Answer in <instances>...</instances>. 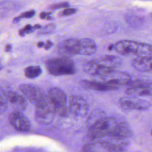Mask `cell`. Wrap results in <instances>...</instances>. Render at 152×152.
I'll list each match as a JSON object with an SVG mask.
<instances>
[{
    "label": "cell",
    "instance_id": "1",
    "mask_svg": "<svg viewBox=\"0 0 152 152\" xmlns=\"http://www.w3.org/2000/svg\"><path fill=\"white\" fill-rule=\"evenodd\" d=\"M96 50V43L89 38L68 39L62 42L58 48V53L68 58L75 55H91Z\"/></svg>",
    "mask_w": 152,
    "mask_h": 152
},
{
    "label": "cell",
    "instance_id": "2",
    "mask_svg": "<svg viewBox=\"0 0 152 152\" xmlns=\"http://www.w3.org/2000/svg\"><path fill=\"white\" fill-rule=\"evenodd\" d=\"M113 48L117 53L122 55H150L152 54V45L129 40L117 42Z\"/></svg>",
    "mask_w": 152,
    "mask_h": 152
},
{
    "label": "cell",
    "instance_id": "3",
    "mask_svg": "<svg viewBox=\"0 0 152 152\" xmlns=\"http://www.w3.org/2000/svg\"><path fill=\"white\" fill-rule=\"evenodd\" d=\"M117 123L112 117H102L92 124L87 131V137L92 141H96L109 137L114 130Z\"/></svg>",
    "mask_w": 152,
    "mask_h": 152
},
{
    "label": "cell",
    "instance_id": "4",
    "mask_svg": "<svg viewBox=\"0 0 152 152\" xmlns=\"http://www.w3.org/2000/svg\"><path fill=\"white\" fill-rule=\"evenodd\" d=\"M48 72L54 76L74 75L77 71L75 62L68 57L50 58L46 61Z\"/></svg>",
    "mask_w": 152,
    "mask_h": 152
},
{
    "label": "cell",
    "instance_id": "5",
    "mask_svg": "<svg viewBox=\"0 0 152 152\" xmlns=\"http://www.w3.org/2000/svg\"><path fill=\"white\" fill-rule=\"evenodd\" d=\"M47 95L48 96L55 113L62 117L66 116L68 113L66 106V96L64 91L58 87L51 88Z\"/></svg>",
    "mask_w": 152,
    "mask_h": 152
},
{
    "label": "cell",
    "instance_id": "6",
    "mask_svg": "<svg viewBox=\"0 0 152 152\" xmlns=\"http://www.w3.org/2000/svg\"><path fill=\"white\" fill-rule=\"evenodd\" d=\"M35 107V118L39 123L46 125L49 124L52 121L55 112L47 94L46 98Z\"/></svg>",
    "mask_w": 152,
    "mask_h": 152
},
{
    "label": "cell",
    "instance_id": "7",
    "mask_svg": "<svg viewBox=\"0 0 152 152\" xmlns=\"http://www.w3.org/2000/svg\"><path fill=\"white\" fill-rule=\"evenodd\" d=\"M19 89L23 96L35 106L40 104L46 97V94L40 88L32 84H21Z\"/></svg>",
    "mask_w": 152,
    "mask_h": 152
},
{
    "label": "cell",
    "instance_id": "8",
    "mask_svg": "<svg viewBox=\"0 0 152 152\" xmlns=\"http://www.w3.org/2000/svg\"><path fill=\"white\" fill-rule=\"evenodd\" d=\"M99 78L100 81H103L117 87L123 85L128 86L132 80L131 76L128 73L115 70L106 75Z\"/></svg>",
    "mask_w": 152,
    "mask_h": 152
},
{
    "label": "cell",
    "instance_id": "9",
    "mask_svg": "<svg viewBox=\"0 0 152 152\" xmlns=\"http://www.w3.org/2000/svg\"><path fill=\"white\" fill-rule=\"evenodd\" d=\"M68 111L75 116H84L88 111V104L83 97L73 95L69 99Z\"/></svg>",
    "mask_w": 152,
    "mask_h": 152
},
{
    "label": "cell",
    "instance_id": "10",
    "mask_svg": "<svg viewBox=\"0 0 152 152\" xmlns=\"http://www.w3.org/2000/svg\"><path fill=\"white\" fill-rule=\"evenodd\" d=\"M83 68L84 71L87 74L98 77L106 75L114 71L113 69L103 66L102 64L99 63L97 59L86 62L84 64Z\"/></svg>",
    "mask_w": 152,
    "mask_h": 152
},
{
    "label": "cell",
    "instance_id": "11",
    "mask_svg": "<svg viewBox=\"0 0 152 152\" xmlns=\"http://www.w3.org/2000/svg\"><path fill=\"white\" fill-rule=\"evenodd\" d=\"M9 121L11 125L18 131L27 132L30 129V121L21 112H12L9 116Z\"/></svg>",
    "mask_w": 152,
    "mask_h": 152
},
{
    "label": "cell",
    "instance_id": "12",
    "mask_svg": "<svg viewBox=\"0 0 152 152\" xmlns=\"http://www.w3.org/2000/svg\"><path fill=\"white\" fill-rule=\"evenodd\" d=\"M8 104L10 103L14 111L21 112L24 110L27 106L25 97L15 91H7L5 92Z\"/></svg>",
    "mask_w": 152,
    "mask_h": 152
},
{
    "label": "cell",
    "instance_id": "13",
    "mask_svg": "<svg viewBox=\"0 0 152 152\" xmlns=\"http://www.w3.org/2000/svg\"><path fill=\"white\" fill-rule=\"evenodd\" d=\"M119 104L123 109L126 110H144L150 106L147 101L131 97H122L119 100Z\"/></svg>",
    "mask_w": 152,
    "mask_h": 152
},
{
    "label": "cell",
    "instance_id": "14",
    "mask_svg": "<svg viewBox=\"0 0 152 152\" xmlns=\"http://www.w3.org/2000/svg\"><path fill=\"white\" fill-rule=\"evenodd\" d=\"M80 84L86 88L99 91H113L117 90L119 88V87L100 81L83 80L80 81Z\"/></svg>",
    "mask_w": 152,
    "mask_h": 152
},
{
    "label": "cell",
    "instance_id": "15",
    "mask_svg": "<svg viewBox=\"0 0 152 152\" xmlns=\"http://www.w3.org/2000/svg\"><path fill=\"white\" fill-rule=\"evenodd\" d=\"M132 65L140 72H152V55L138 56L132 60Z\"/></svg>",
    "mask_w": 152,
    "mask_h": 152
},
{
    "label": "cell",
    "instance_id": "16",
    "mask_svg": "<svg viewBox=\"0 0 152 152\" xmlns=\"http://www.w3.org/2000/svg\"><path fill=\"white\" fill-rule=\"evenodd\" d=\"M132 131L129 126L125 122L117 124L112 134L109 136L110 138L125 140L126 138L131 137Z\"/></svg>",
    "mask_w": 152,
    "mask_h": 152
},
{
    "label": "cell",
    "instance_id": "17",
    "mask_svg": "<svg viewBox=\"0 0 152 152\" xmlns=\"http://www.w3.org/2000/svg\"><path fill=\"white\" fill-rule=\"evenodd\" d=\"M82 152H112L106 140L87 143L82 147Z\"/></svg>",
    "mask_w": 152,
    "mask_h": 152
},
{
    "label": "cell",
    "instance_id": "18",
    "mask_svg": "<svg viewBox=\"0 0 152 152\" xmlns=\"http://www.w3.org/2000/svg\"><path fill=\"white\" fill-rule=\"evenodd\" d=\"M97 60L104 66L113 70L119 67L122 63V59L120 57L112 55H104Z\"/></svg>",
    "mask_w": 152,
    "mask_h": 152
},
{
    "label": "cell",
    "instance_id": "19",
    "mask_svg": "<svg viewBox=\"0 0 152 152\" xmlns=\"http://www.w3.org/2000/svg\"><path fill=\"white\" fill-rule=\"evenodd\" d=\"M127 94L137 96H152V87L150 86H140L129 87L125 91Z\"/></svg>",
    "mask_w": 152,
    "mask_h": 152
},
{
    "label": "cell",
    "instance_id": "20",
    "mask_svg": "<svg viewBox=\"0 0 152 152\" xmlns=\"http://www.w3.org/2000/svg\"><path fill=\"white\" fill-rule=\"evenodd\" d=\"M42 73V69L39 66H28L24 69V75L27 78H34L39 77Z\"/></svg>",
    "mask_w": 152,
    "mask_h": 152
},
{
    "label": "cell",
    "instance_id": "21",
    "mask_svg": "<svg viewBox=\"0 0 152 152\" xmlns=\"http://www.w3.org/2000/svg\"><path fill=\"white\" fill-rule=\"evenodd\" d=\"M126 22L131 26H139L144 21V18L140 16L130 14L126 16Z\"/></svg>",
    "mask_w": 152,
    "mask_h": 152
},
{
    "label": "cell",
    "instance_id": "22",
    "mask_svg": "<svg viewBox=\"0 0 152 152\" xmlns=\"http://www.w3.org/2000/svg\"><path fill=\"white\" fill-rule=\"evenodd\" d=\"M41 28H42V26L39 24H36L33 26H31L30 24H27L23 28L19 30L18 34L20 36H24L26 34L30 33L36 29H40Z\"/></svg>",
    "mask_w": 152,
    "mask_h": 152
},
{
    "label": "cell",
    "instance_id": "23",
    "mask_svg": "<svg viewBox=\"0 0 152 152\" xmlns=\"http://www.w3.org/2000/svg\"><path fill=\"white\" fill-rule=\"evenodd\" d=\"M56 28L55 24L53 23H50L46 25L44 27H42V28L39 30L37 33L38 35H42V34H47L52 33Z\"/></svg>",
    "mask_w": 152,
    "mask_h": 152
},
{
    "label": "cell",
    "instance_id": "24",
    "mask_svg": "<svg viewBox=\"0 0 152 152\" xmlns=\"http://www.w3.org/2000/svg\"><path fill=\"white\" fill-rule=\"evenodd\" d=\"M8 106L5 92L0 89V115L4 113Z\"/></svg>",
    "mask_w": 152,
    "mask_h": 152
},
{
    "label": "cell",
    "instance_id": "25",
    "mask_svg": "<svg viewBox=\"0 0 152 152\" xmlns=\"http://www.w3.org/2000/svg\"><path fill=\"white\" fill-rule=\"evenodd\" d=\"M35 15V11L34 10H30L23 12L20 15L16 17L13 19L14 22H18L22 18H30L33 17Z\"/></svg>",
    "mask_w": 152,
    "mask_h": 152
},
{
    "label": "cell",
    "instance_id": "26",
    "mask_svg": "<svg viewBox=\"0 0 152 152\" xmlns=\"http://www.w3.org/2000/svg\"><path fill=\"white\" fill-rule=\"evenodd\" d=\"M69 6V4L67 2H62L57 4H54L51 5H50L49 8L52 10H57L59 8H68Z\"/></svg>",
    "mask_w": 152,
    "mask_h": 152
},
{
    "label": "cell",
    "instance_id": "27",
    "mask_svg": "<svg viewBox=\"0 0 152 152\" xmlns=\"http://www.w3.org/2000/svg\"><path fill=\"white\" fill-rule=\"evenodd\" d=\"M77 9L74 8H66L61 12V16H68L72 15L77 12Z\"/></svg>",
    "mask_w": 152,
    "mask_h": 152
},
{
    "label": "cell",
    "instance_id": "28",
    "mask_svg": "<svg viewBox=\"0 0 152 152\" xmlns=\"http://www.w3.org/2000/svg\"><path fill=\"white\" fill-rule=\"evenodd\" d=\"M51 12H42L40 14V18L42 19H46V20H52V17L50 16Z\"/></svg>",
    "mask_w": 152,
    "mask_h": 152
},
{
    "label": "cell",
    "instance_id": "29",
    "mask_svg": "<svg viewBox=\"0 0 152 152\" xmlns=\"http://www.w3.org/2000/svg\"><path fill=\"white\" fill-rule=\"evenodd\" d=\"M53 46V43L50 41V40H48L46 43V44H45V46H44V48L46 50H48L52 46Z\"/></svg>",
    "mask_w": 152,
    "mask_h": 152
},
{
    "label": "cell",
    "instance_id": "30",
    "mask_svg": "<svg viewBox=\"0 0 152 152\" xmlns=\"http://www.w3.org/2000/svg\"><path fill=\"white\" fill-rule=\"evenodd\" d=\"M11 49H12V46H11V45H10V44L7 45L5 46V50L6 52H10V51H11Z\"/></svg>",
    "mask_w": 152,
    "mask_h": 152
},
{
    "label": "cell",
    "instance_id": "31",
    "mask_svg": "<svg viewBox=\"0 0 152 152\" xmlns=\"http://www.w3.org/2000/svg\"><path fill=\"white\" fill-rule=\"evenodd\" d=\"M45 46V43L43 42H39L37 43V46L38 48H42Z\"/></svg>",
    "mask_w": 152,
    "mask_h": 152
},
{
    "label": "cell",
    "instance_id": "32",
    "mask_svg": "<svg viewBox=\"0 0 152 152\" xmlns=\"http://www.w3.org/2000/svg\"><path fill=\"white\" fill-rule=\"evenodd\" d=\"M151 134H152V131H151Z\"/></svg>",
    "mask_w": 152,
    "mask_h": 152
}]
</instances>
